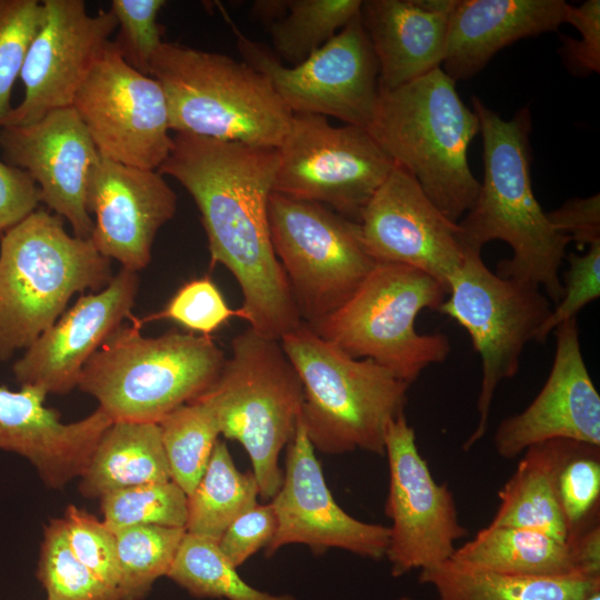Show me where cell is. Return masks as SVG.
<instances>
[{
    "instance_id": "30",
    "label": "cell",
    "mask_w": 600,
    "mask_h": 600,
    "mask_svg": "<svg viewBox=\"0 0 600 600\" xmlns=\"http://www.w3.org/2000/svg\"><path fill=\"white\" fill-rule=\"evenodd\" d=\"M259 489L252 472H240L226 442L218 440L208 466L188 496L186 532L218 542L228 527L256 506Z\"/></svg>"
},
{
    "instance_id": "46",
    "label": "cell",
    "mask_w": 600,
    "mask_h": 600,
    "mask_svg": "<svg viewBox=\"0 0 600 600\" xmlns=\"http://www.w3.org/2000/svg\"><path fill=\"white\" fill-rule=\"evenodd\" d=\"M553 228L579 244L600 241V194L567 200L560 208L547 212Z\"/></svg>"
},
{
    "instance_id": "14",
    "label": "cell",
    "mask_w": 600,
    "mask_h": 600,
    "mask_svg": "<svg viewBox=\"0 0 600 600\" xmlns=\"http://www.w3.org/2000/svg\"><path fill=\"white\" fill-rule=\"evenodd\" d=\"M72 108L100 156L158 170L173 138L160 83L128 64L110 41L74 96Z\"/></svg>"
},
{
    "instance_id": "7",
    "label": "cell",
    "mask_w": 600,
    "mask_h": 600,
    "mask_svg": "<svg viewBox=\"0 0 600 600\" xmlns=\"http://www.w3.org/2000/svg\"><path fill=\"white\" fill-rule=\"evenodd\" d=\"M281 347L303 390L301 421L314 448L384 456L389 422L403 412L409 383L370 359H356L302 322Z\"/></svg>"
},
{
    "instance_id": "38",
    "label": "cell",
    "mask_w": 600,
    "mask_h": 600,
    "mask_svg": "<svg viewBox=\"0 0 600 600\" xmlns=\"http://www.w3.org/2000/svg\"><path fill=\"white\" fill-rule=\"evenodd\" d=\"M560 508L570 538L596 520L600 499V447L578 442L558 482ZM594 523V522H593Z\"/></svg>"
},
{
    "instance_id": "1",
    "label": "cell",
    "mask_w": 600,
    "mask_h": 600,
    "mask_svg": "<svg viewBox=\"0 0 600 600\" xmlns=\"http://www.w3.org/2000/svg\"><path fill=\"white\" fill-rule=\"evenodd\" d=\"M172 138L158 171L174 178L194 200L211 266L222 264L234 277L249 328L280 340L302 319L270 236L277 148L184 133Z\"/></svg>"
},
{
    "instance_id": "26",
    "label": "cell",
    "mask_w": 600,
    "mask_h": 600,
    "mask_svg": "<svg viewBox=\"0 0 600 600\" xmlns=\"http://www.w3.org/2000/svg\"><path fill=\"white\" fill-rule=\"evenodd\" d=\"M451 559L472 568L521 577H600V526L597 521L560 541L534 530L488 524L457 548Z\"/></svg>"
},
{
    "instance_id": "28",
    "label": "cell",
    "mask_w": 600,
    "mask_h": 600,
    "mask_svg": "<svg viewBox=\"0 0 600 600\" xmlns=\"http://www.w3.org/2000/svg\"><path fill=\"white\" fill-rule=\"evenodd\" d=\"M171 480L159 423L113 421L100 438L79 490L101 498L114 490Z\"/></svg>"
},
{
    "instance_id": "16",
    "label": "cell",
    "mask_w": 600,
    "mask_h": 600,
    "mask_svg": "<svg viewBox=\"0 0 600 600\" xmlns=\"http://www.w3.org/2000/svg\"><path fill=\"white\" fill-rule=\"evenodd\" d=\"M46 17L24 59L21 102L6 126H23L72 107L79 88L118 28L113 13L91 14L82 0H43Z\"/></svg>"
},
{
    "instance_id": "39",
    "label": "cell",
    "mask_w": 600,
    "mask_h": 600,
    "mask_svg": "<svg viewBox=\"0 0 600 600\" xmlns=\"http://www.w3.org/2000/svg\"><path fill=\"white\" fill-rule=\"evenodd\" d=\"M234 317L243 319L242 310L230 308L216 283L202 277L183 283L162 310L139 321L171 320L191 332L211 336Z\"/></svg>"
},
{
    "instance_id": "4",
    "label": "cell",
    "mask_w": 600,
    "mask_h": 600,
    "mask_svg": "<svg viewBox=\"0 0 600 600\" xmlns=\"http://www.w3.org/2000/svg\"><path fill=\"white\" fill-rule=\"evenodd\" d=\"M110 259L70 236L58 214L37 209L0 241V361L26 350L64 312L73 294L102 290Z\"/></svg>"
},
{
    "instance_id": "10",
    "label": "cell",
    "mask_w": 600,
    "mask_h": 600,
    "mask_svg": "<svg viewBox=\"0 0 600 600\" xmlns=\"http://www.w3.org/2000/svg\"><path fill=\"white\" fill-rule=\"evenodd\" d=\"M551 310V301L539 287L502 278L488 269L481 253L463 251L438 312L466 329L481 359L478 421L463 443L464 451L486 436L499 384L517 374L524 347L536 339Z\"/></svg>"
},
{
    "instance_id": "22",
    "label": "cell",
    "mask_w": 600,
    "mask_h": 600,
    "mask_svg": "<svg viewBox=\"0 0 600 600\" xmlns=\"http://www.w3.org/2000/svg\"><path fill=\"white\" fill-rule=\"evenodd\" d=\"M138 288V273L122 268L102 290L81 296L13 363L16 381L46 394L70 392L88 360L132 317Z\"/></svg>"
},
{
    "instance_id": "15",
    "label": "cell",
    "mask_w": 600,
    "mask_h": 600,
    "mask_svg": "<svg viewBox=\"0 0 600 600\" xmlns=\"http://www.w3.org/2000/svg\"><path fill=\"white\" fill-rule=\"evenodd\" d=\"M384 454L389 467L384 510L391 521L386 558L397 578L451 559L454 543L468 530L459 522L453 493L434 480L420 454L404 412L387 427Z\"/></svg>"
},
{
    "instance_id": "36",
    "label": "cell",
    "mask_w": 600,
    "mask_h": 600,
    "mask_svg": "<svg viewBox=\"0 0 600 600\" xmlns=\"http://www.w3.org/2000/svg\"><path fill=\"white\" fill-rule=\"evenodd\" d=\"M37 578L48 600H120L118 591L86 567L70 550L61 518L44 528Z\"/></svg>"
},
{
    "instance_id": "32",
    "label": "cell",
    "mask_w": 600,
    "mask_h": 600,
    "mask_svg": "<svg viewBox=\"0 0 600 600\" xmlns=\"http://www.w3.org/2000/svg\"><path fill=\"white\" fill-rule=\"evenodd\" d=\"M167 577L197 598L297 600L289 594L274 596L251 587L241 579L217 542L187 532Z\"/></svg>"
},
{
    "instance_id": "49",
    "label": "cell",
    "mask_w": 600,
    "mask_h": 600,
    "mask_svg": "<svg viewBox=\"0 0 600 600\" xmlns=\"http://www.w3.org/2000/svg\"><path fill=\"white\" fill-rule=\"evenodd\" d=\"M397 600H410V599L407 598V597H402V598H399V599H397Z\"/></svg>"
},
{
    "instance_id": "44",
    "label": "cell",
    "mask_w": 600,
    "mask_h": 600,
    "mask_svg": "<svg viewBox=\"0 0 600 600\" xmlns=\"http://www.w3.org/2000/svg\"><path fill=\"white\" fill-rule=\"evenodd\" d=\"M566 23L572 24L580 39L563 37L561 54L567 68L577 76L600 71V1L588 0L569 6Z\"/></svg>"
},
{
    "instance_id": "42",
    "label": "cell",
    "mask_w": 600,
    "mask_h": 600,
    "mask_svg": "<svg viewBox=\"0 0 600 600\" xmlns=\"http://www.w3.org/2000/svg\"><path fill=\"white\" fill-rule=\"evenodd\" d=\"M569 268L562 281L563 294L540 327L534 341L544 343L551 331L600 297V241L589 246L583 254L566 256Z\"/></svg>"
},
{
    "instance_id": "21",
    "label": "cell",
    "mask_w": 600,
    "mask_h": 600,
    "mask_svg": "<svg viewBox=\"0 0 600 600\" xmlns=\"http://www.w3.org/2000/svg\"><path fill=\"white\" fill-rule=\"evenodd\" d=\"M90 237L96 249L122 268L139 272L151 260L159 229L177 211V194L158 170L99 157L89 180Z\"/></svg>"
},
{
    "instance_id": "45",
    "label": "cell",
    "mask_w": 600,
    "mask_h": 600,
    "mask_svg": "<svg viewBox=\"0 0 600 600\" xmlns=\"http://www.w3.org/2000/svg\"><path fill=\"white\" fill-rule=\"evenodd\" d=\"M41 192L22 169L0 160V232L21 222L38 209Z\"/></svg>"
},
{
    "instance_id": "17",
    "label": "cell",
    "mask_w": 600,
    "mask_h": 600,
    "mask_svg": "<svg viewBox=\"0 0 600 600\" xmlns=\"http://www.w3.org/2000/svg\"><path fill=\"white\" fill-rule=\"evenodd\" d=\"M270 503L277 529L264 549L267 557L290 543L306 544L317 553L339 548L371 560L386 557L389 527L360 521L334 501L301 416L287 446L281 486Z\"/></svg>"
},
{
    "instance_id": "40",
    "label": "cell",
    "mask_w": 600,
    "mask_h": 600,
    "mask_svg": "<svg viewBox=\"0 0 600 600\" xmlns=\"http://www.w3.org/2000/svg\"><path fill=\"white\" fill-rule=\"evenodd\" d=\"M163 0H112L119 33L112 41L124 61L137 71L150 76L153 56L162 44L163 27L158 22Z\"/></svg>"
},
{
    "instance_id": "47",
    "label": "cell",
    "mask_w": 600,
    "mask_h": 600,
    "mask_svg": "<svg viewBox=\"0 0 600 600\" xmlns=\"http://www.w3.org/2000/svg\"><path fill=\"white\" fill-rule=\"evenodd\" d=\"M288 0H260L252 4V14L270 24L281 18L287 10Z\"/></svg>"
},
{
    "instance_id": "33",
    "label": "cell",
    "mask_w": 600,
    "mask_h": 600,
    "mask_svg": "<svg viewBox=\"0 0 600 600\" xmlns=\"http://www.w3.org/2000/svg\"><path fill=\"white\" fill-rule=\"evenodd\" d=\"M120 600H142L159 578L167 576L184 528L133 526L114 532Z\"/></svg>"
},
{
    "instance_id": "48",
    "label": "cell",
    "mask_w": 600,
    "mask_h": 600,
    "mask_svg": "<svg viewBox=\"0 0 600 600\" xmlns=\"http://www.w3.org/2000/svg\"><path fill=\"white\" fill-rule=\"evenodd\" d=\"M587 600H600V591L594 592Z\"/></svg>"
},
{
    "instance_id": "3",
    "label": "cell",
    "mask_w": 600,
    "mask_h": 600,
    "mask_svg": "<svg viewBox=\"0 0 600 600\" xmlns=\"http://www.w3.org/2000/svg\"><path fill=\"white\" fill-rule=\"evenodd\" d=\"M367 130L448 219L458 222L470 210L480 182L469 167L468 148L479 120L441 68L396 89H379Z\"/></svg>"
},
{
    "instance_id": "24",
    "label": "cell",
    "mask_w": 600,
    "mask_h": 600,
    "mask_svg": "<svg viewBox=\"0 0 600 600\" xmlns=\"http://www.w3.org/2000/svg\"><path fill=\"white\" fill-rule=\"evenodd\" d=\"M457 0H367L360 18L379 66V89L392 90L441 68Z\"/></svg>"
},
{
    "instance_id": "2",
    "label": "cell",
    "mask_w": 600,
    "mask_h": 600,
    "mask_svg": "<svg viewBox=\"0 0 600 600\" xmlns=\"http://www.w3.org/2000/svg\"><path fill=\"white\" fill-rule=\"evenodd\" d=\"M483 142V181L474 203L458 221L463 251L481 253L492 240H502L512 256L498 262L502 278L528 282L544 290L553 303L563 294L560 268L570 238L553 228L534 197L530 177L528 108L506 120L472 97Z\"/></svg>"
},
{
    "instance_id": "41",
    "label": "cell",
    "mask_w": 600,
    "mask_h": 600,
    "mask_svg": "<svg viewBox=\"0 0 600 600\" xmlns=\"http://www.w3.org/2000/svg\"><path fill=\"white\" fill-rule=\"evenodd\" d=\"M61 520L66 540L72 553L104 583L117 590L118 562L114 532L96 516L72 504L66 509Z\"/></svg>"
},
{
    "instance_id": "27",
    "label": "cell",
    "mask_w": 600,
    "mask_h": 600,
    "mask_svg": "<svg viewBox=\"0 0 600 600\" xmlns=\"http://www.w3.org/2000/svg\"><path fill=\"white\" fill-rule=\"evenodd\" d=\"M577 441L550 440L528 448L499 491V508L489 523L529 529L560 541L570 539L558 492L560 471Z\"/></svg>"
},
{
    "instance_id": "18",
    "label": "cell",
    "mask_w": 600,
    "mask_h": 600,
    "mask_svg": "<svg viewBox=\"0 0 600 600\" xmlns=\"http://www.w3.org/2000/svg\"><path fill=\"white\" fill-rule=\"evenodd\" d=\"M359 223L376 262L410 266L448 290L463 260L458 222L436 207L408 171L393 168L366 204Z\"/></svg>"
},
{
    "instance_id": "35",
    "label": "cell",
    "mask_w": 600,
    "mask_h": 600,
    "mask_svg": "<svg viewBox=\"0 0 600 600\" xmlns=\"http://www.w3.org/2000/svg\"><path fill=\"white\" fill-rule=\"evenodd\" d=\"M100 504L102 521L113 532L133 526L186 529L188 496L172 480L114 490Z\"/></svg>"
},
{
    "instance_id": "5",
    "label": "cell",
    "mask_w": 600,
    "mask_h": 600,
    "mask_svg": "<svg viewBox=\"0 0 600 600\" xmlns=\"http://www.w3.org/2000/svg\"><path fill=\"white\" fill-rule=\"evenodd\" d=\"M121 324L84 364L78 388L112 421L159 422L202 394L226 358L211 336L144 337L138 318Z\"/></svg>"
},
{
    "instance_id": "25",
    "label": "cell",
    "mask_w": 600,
    "mask_h": 600,
    "mask_svg": "<svg viewBox=\"0 0 600 600\" xmlns=\"http://www.w3.org/2000/svg\"><path fill=\"white\" fill-rule=\"evenodd\" d=\"M563 0H457L441 69L453 80L481 71L502 48L566 23Z\"/></svg>"
},
{
    "instance_id": "8",
    "label": "cell",
    "mask_w": 600,
    "mask_h": 600,
    "mask_svg": "<svg viewBox=\"0 0 600 600\" xmlns=\"http://www.w3.org/2000/svg\"><path fill=\"white\" fill-rule=\"evenodd\" d=\"M231 349L216 381L194 400L211 409L220 434L244 448L259 497L271 500L282 482L280 452L300 420L302 383L279 340L248 328Z\"/></svg>"
},
{
    "instance_id": "20",
    "label": "cell",
    "mask_w": 600,
    "mask_h": 600,
    "mask_svg": "<svg viewBox=\"0 0 600 600\" xmlns=\"http://www.w3.org/2000/svg\"><path fill=\"white\" fill-rule=\"evenodd\" d=\"M556 352L549 376L531 403L496 429L498 456L513 459L531 446L571 440L600 447V394L586 366L577 318L554 329Z\"/></svg>"
},
{
    "instance_id": "19",
    "label": "cell",
    "mask_w": 600,
    "mask_h": 600,
    "mask_svg": "<svg viewBox=\"0 0 600 600\" xmlns=\"http://www.w3.org/2000/svg\"><path fill=\"white\" fill-rule=\"evenodd\" d=\"M0 149L9 164L33 179L42 202L70 223L73 234L90 239L88 187L100 153L77 111L61 108L29 124L4 126Z\"/></svg>"
},
{
    "instance_id": "29",
    "label": "cell",
    "mask_w": 600,
    "mask_h": 600,
    "mask_svg": "<svg viewBox=\"0 0 600 600\" xmlns=\"http://www.w3.org/2000/svg\"><path fill=\"white\" fill-rule=\"evenodd\" d=\"M439 600H587L600 591V577L533 578L472 568L449 559L420 571Z\"/></svg>"
},
{
    "instance_id": "23",
    "label": "cell",
    "mask_w": 600,
    "mask_h": 600,
    "mask_svg": "<svg viewBox=\"0 0 600 600\" xmlns=\"http://www.w3.org/2000/svg\"><path fill=\"white\" fill-rule=\"evenodd\" d=\"M47 394L21 386L12 391L0 386V449L26 458L51 489H62L86 471L94 449L113 422L97 408L74 422L44 406Z\"/></svg>"
},
{
    "instance_id": "37",
    "label": "cell",
    "mask_w": 600,
    "mask_h": 600,
    "mask_svg": "<svg viewBox=\"0 0 600 600\" xmlns=\"http://www.w3.org/2000/svg\"><path fill=\"white\" fill-rule=\"evenodd\" d=\"M44 17L42 1L0 0V129L13 108L12 88Z\"/></svg>"
},
{
    "instance_id": "12",
    "label": "cell",
    "mask_w": 600,
    "mask_h": 600,
    "mask_svg": "<svg viewBox=\"0 0 600 600\" xmlns=\"http://www.w3.org/2000/svg\"><path fill=\"white\" fill-rule=\"evenodd\" d=\"M277 150L272 192L321 203L357 222L396 167L366 128L334 127L317 114L293 113Z\"/></svg>"
},
{
    "instance_id": "6",
    "label": "cell",
    "mask_w": 600,
    "mask_h": 600,
    "mask_svg": "<svg viewBox=\"0 0 600 600\" xmlns=\"http://www.w3.org/2000/svg\"><path fill=\"white\" fill-rule=\"evenodd\" d=\"M150 77L164 92L176 133L278 148L290 128L293 113L244 61L163 41Z\"/></svg>"
},
{
    "instance_id": "9",
    "label": "cell",
    "mask_w": 600,
    "mask_h": 600,
    "mask_svg": "<svg viewBox=\"0 0 600 600\" xmlns=\"http://www.w3.org/2000/svg\"><path fill=\"white\" fill-rule=\"evenodd\" d=\"M448 294L410 266L377 262L349 300L314 327L317 334L356 359H370L411 384L451 351L443 333H419L422 310L438 311Z\"/></svg>"
},
{
    "instance_id": "31",
    "label": "cell",
    "mask_w": 600,
    "mask_h": 600,
    "mask_svg": "<svg viewBox=\"0 0 600 600\" xmlns=\"http://www.w3.org/2000/svg\"><path fill=\"white\" fill-rule=\"evenodd\" d=\"M361 0H288L269 24L277 58L298 64L330 41L361 10Z\"/></svg>"
},
{
    "instance_id": "43",
    "label": "cell",
    "mask_w": 600,
    "mask_h": 600,
    "mask_svg": "<svg viewBox=\"0 0 600 600\" xmlns=\"http://www.w3.org/2000/svg\"><path fill=\"white\" fill-rule=\"evenodd\" d=\"M276 529L277 518L272 504L257 503L239 516L217 543L229 562L238 568L253 553L267 548Z\"/></svg>"
},
{
    "instance_id": "11",
    "label": "cell",
    "mask_w": 600,
    "mask_h": 600,
    "mask_svg": "<svg viewBox=\"0 0 600 600\" xmlns=\"http://www.w3.org/2000/svg\"><path fill=\"white\" fill-rule=\"evenodd\" d=\"M268 217L302 322L314 327L349 300L377 262L360 223L327 206L272 192Z\"/></svg>"
},
{
    "instance_id": "13",
    "label": "cell",
    "mask_w": 600,
    "mask_h": 600,
    "mask_svg": "<svg viewBox=\"0 0 600 600\" xmlns=\"http://www.w3.org/2000/svg\"><path fill=\"white\" fill-rule=\"evenodd\" d=\"M231 24L243 61L270 80L292 113L330 116L368 129L379 98V66L360 13L294 66H284Z\"/></svg>"
},
{
    "instance_id": "34",
    "label": "cell",
    "mask_w": 600,
    "mask_h": 600,
    "mask_svg": "<svg viewBox=\"0 0 600 600\" xmlns=\"http://www.w3.org/2000/svg\"><path fill=\"white\" fill-rule=\"evenodd\" d=\"M158 423L171 480L189 496L219 440L216 417L206 403L192 400L169 412Z\"/></svg>"
}]
</instances>
